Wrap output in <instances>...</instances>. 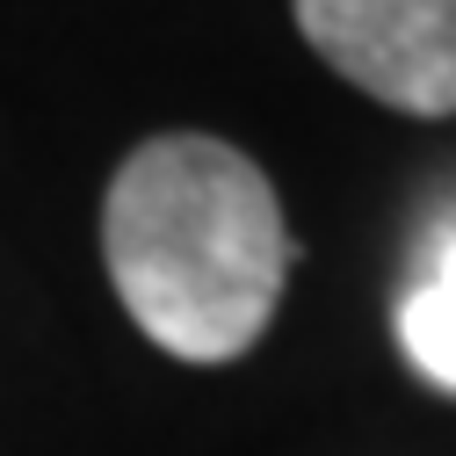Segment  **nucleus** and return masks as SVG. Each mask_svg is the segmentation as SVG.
Masks as SVG:
<instances>
[{"mask_svg": "<svg viewBox=\"0 0 456 456\" xmlns=\"http://www.w3.org/2000/svg\"><path fill=\"white\" fill-rule=\"evenodd\" d=\"M102 261L152 348L175 362H240L282 305L297 240L275 182L240 145L159 131L109 175Z\"/></svg>", "mask_w": 456, "mask_h": 456, "instance_id": "nucleus-1", "label": "nucleus"}, {"mask_svg": "<svg viewBox=\"0 0 456 456\" xmlns=\"http://www.w3.org/2000/svg\"><path fill=\"white\" fill-rule=\"evenodd\" d=\"M398 348L435 391L456 398V217L428 240L406 297H398Z\"/></svg>", "mask_w": 456, "mask_h": 456, "instance_id": "nucleus-3", "label": "nucleus"}, {"mask_svg": "<svg viewBox=\"0 0 456 456\" xmlns=\"http://www.w3.org/2000/svg\"><path fill=\"white\" fill-rule=\"evenodd\" d=\"M319 59L398 117H456V0H290Z\"/></svg>", "mask_w": 456, "mask_h": 456, "instance_id": "nucleus-2", "label": "nucleus"}]
</instances>
